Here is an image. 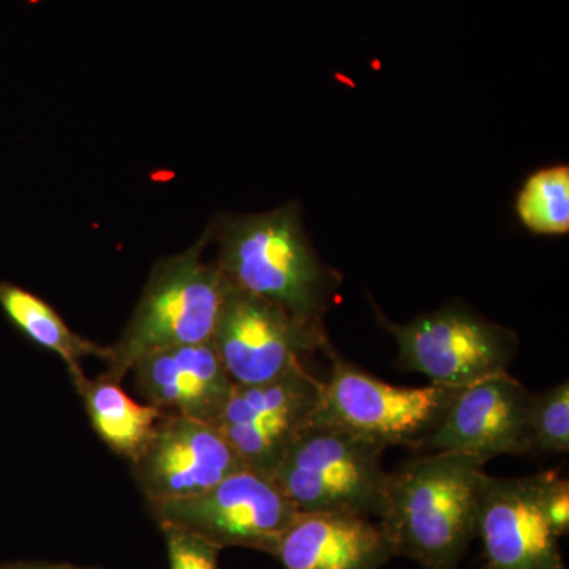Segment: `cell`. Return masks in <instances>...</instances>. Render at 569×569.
Listing matches in <instances>:
<instances>
[{"mask_svg": "<svg viewBox=\"0 0 569 569\" xmlns=\"http://www.w3.org/2000/svg\"><path fill=\"white\" fill-rule=\"evenodd\" d=\"M378 321L395 337L397 365L421 373L430 383L467 388L508 373L519 350V337L463 301H449L429 313L395 323L377 306Z\"/></svg>", "mask_w": 569, "mask_h": 569, "instance_id": "5b68a950", "label": "cell"}, {"mask_svg": "<svg viewBox=\"0 0 569 569\" xmlns=\"http://www.w3.org/2000/svg\"><path fill=\"white\" fill-rule=\"evenodd\" d=\"M0 569H100L74 567L69 563H52V561L13 560L2 561Z\"/></svg>", "mask_w": 569, "mask_h": 569, "instance_id": "44dd1931", "label": "cell"}, {"mask_svg": "<svg viewBox=\"0 0 569 569\" xmlns=\"http://www.w3.org/2000/svg\"><path fill=\"white\" fill-rule=\"evenodd\" d=\"M385 451L337 427L312 422L284 452L271 478L299 515L378 518L389 475Z\"/></svg>", "mask_w": 569, "mask_h": 569, "instance_id": "277c9868", "label": "cell"}, {"mask_svg": "<svg viewBox=\"0 0 569 569\" xmlns=\"http://www.w3.org/2000/svg\"><path fill=\"white\" fill-rule=\"evenodd\" d=\"M78 395L84 403L86 413L104 445L114 455L130 463L140 456L162 411L146 402H137L127 395L121 383L107 376L99 378L71 377Z\"/></svg>", "mask_w": 569, "mask_h": 569, "instance_id": "9a60e30c", "label": "cell"}, {"mask_svg": "<svg viewBox=\"0 0 569 569\" xmlns=\"http://www.w3.org/2000/svg\"><path fill=\"white\" fill-rule=\"evenodd\" d=\"M272 557L283 569H381L395 556L372 519L313 512L295 519Z\"/></svg>", "mask_w": 569, "mask_h": 569, "instance_id": "5bb4252c", "label": "cell"}, {"mask_svg": "<svg viewBox=\"0 0 569 569\" xmlns=\"http://www.w3.org/2000/svg\"><path fill=\"white\" fill-rule=\"evenodd\" d=\"M0 309L29 342L58 355L66 362L70 378L84 373L82 359L99 358L107 362L110 356V347L97 346L74 332L54 307L20 284L0 282Z\"/></svg>", "mask_w": 569, "mask_h": 569, "instance_id": "2e32d148", "label": "cell"}, {"mask_svg": "<svg viewBox=\"0 0 569 569\" xmlns=\"http://www.w3.org/2000/svg\"><path fill=\"white\" fill-rule=\"evenodd\" d=\"M167 542L170 569H220V549L189 531L160 527Z\"/></svg>", "mask_w": 569, "mask_h": 569, "instance_id": "d6986e66", "label": "cell"}, {"mask_svg": "<svg viewBox=\"0 0 569 569\" xmlns=\"http://www.w3.org/2000/svg\"><path fill=\"white\" fill-rule=\"evenodd\" d=\"M211 342L236 387L274 380L307 356L332 351L325 323L299 320L231 282Z\"/></svg>", "mask_w": 569, "mask_h": 569, "instance_id": "ba28073f", "label": "cell"}, {"mask_svg": "<svg viewBox=\"0 0 569 569\" xmlns=\"http://www.w3.org/2000/svg\"><path fill=\"white\" fill-rule=\"evenodd\" d=\"M211 228L183 252L152 266L141 298L107 359L111 380L121 383L144 356L168 348L211 342L230 280L203 258Z\"/></svg>", "mask_w": 569, "mask_h": 569, "instance_id": "3957f363", "label": "cell"}, {"mask_svg": "<svg viewBox=\"0 0 569 569\" xmlns=\"http://www.w3.org/2000/svg\"><path fill=\"white\" fill-rule=\"evenodd\" d=\"M490 475L459 452H425L389 471L378 526L392 556L426 569H459L477 538Z\"/></svg>", "mask_w": 569, "mask_h": 569, "instance_id": "6da1fadb", "label": "cell"}, {"mask_svg": "<svg viewBox=\"0 0 569 569\" xmlns=\"http://www.w3.org/2000/svg\"><path fill=\"white\" fill-rule=\"evenodd\" d=\"M247 468L219 427L163 415L132 462L134 481L149 505L200 496Z\"/></svg>", "mask_w": 569, "mask_h": 569, "instance_id": "30bf717a", "label": "cell"}, {"mask_svg": "<svg viewBox=\"0 0 569 569\" xmlns=\"http://www.w3.org/2000/svg\"><path fill=\"white\" fill-rule=\"evenodd\" d=\"M159 527L189 531L220 550L247 548L274 556L284 530L299 512L274 479L242 468L183 500L149 505Z\"/></svg>", "mask_w": 569, "mask_h": 569, "instance_id": "52a82bcc", "label": "cell"}, {"mask_svg": "<svg viewBox=\"0 0 569 569\" xmlns=\"http://www.w3.org/2000/svg\"><path fill=\"white\" fill-rule=\"evenodd\" d=\"M545 471L523 478L489 477L477 538L482 569H568L560 538L542 509Z\"/></svg>", "mask_w": 569, "mask_h": 569, "instance_id": "7c38bea8", "label": "cell"}, {"mask_svg": "<svg viewBox=\"0 0 569 569\" xmlns=\"http://www.w3.org/2000/svg\"><path fill=\"white\" fill-rule=\"evenodd\" d=\"M331 376L323 381L313 422L337 427L377 447L421 451L460 389L429 383L395 387L370 376L332 350Z\"/></svg>", "mask_w": 569, "mask_h": 569, "instance_id": "8992f818", "label": "cell"}, {"mask_svg": "<svg viewBox=\"0 0 569 569\" xmlns=\"http://www.w3.org/2000/svg\"><path fill=\"white\" fill-rule=\"evenodd\" d=\"M216 263L234 287L274 302L299 320L323 323L342 274L307 234L298 201L258 213H219L209 223Z\"/></svg>", "mask_w": 569, "mask_h": 569, "instance_id": "7a4b0ae2", "label": "cell"}, {"mask_svg": "<svg viewBox=\"0 0 569 569\" xmlns=\"http://www.w3.org/2000/svg\"><path fill=\"white\" fill-rule=\"evenodd\" d=\"M134 387L163 415L219 425L234 383L212 342L156 351L132 367Z\"/></svg>", "mask_w": 569, "mask_h": 569, "instance_id": "4fadbf2b", "label": "cell"}, {"mask_svg": "<svg viewBox=\"0 0 569 569\" xmlns=\"http://www.w3.org/2000/svg\"><path fill=\"white\" fill-rule=\"evenodd\" d=\"M516 213L530 233L563 236L569 233V167L542 168L520 187Z\"/></svg>", "mask_w": 569, "mask_h": 569, "instance_id": "e0dca14e", "label": "cell"}, {"mask_svg": "<svg viewBox=\"0 0 569 569\" xmlns=\"http://www.w3.org/2000/svg\"><path fill=\"white\" fill-rule=\"evenodd\" d=\"M531 455H568L569 383L535 392L529 415Z\"/></svg>", "mask_w": 569, "mask_h": 569, "instance_id": "ac0fdd59", "label": "cell"}, {"mask_svg": "<svg viewBox=\"0 0 569 569\" xmlns=\"http://www.w3.org/2000/svg\"><path fill=\"white\" fill-rule=\"evenodd\" d=\"M531 392L509 373L462 388L419 452H459L488 463L531 455Z\"/></svg>", "mask_w": 569, "mask_h": 569, "instance_id": "8fae6325", "label": "cell"}, {"mask_svg": "<svg viewBox=\"0 0 569 569\" xmlns=\"http://www.w3.org/2000/svg\"><path fill=\"white\" fill-rule=\"evenodd\" d=\"M542 509L546 519L560 539L569 531V482L557 471H545L542 485Z\"/></svg>", "mask_w": 569, "mask_h": 569, "instance_id": "ffe728a7", "label": "cell"}, {"mask_svg": "<svg viewBox=\"0 0 569 569\" xmlns=\"http://www.w3.org/2000/svg\"><path fill=\"white\" fill-rule=\"evenodd\" d=\"M323 380L305 362L264 383L236 387L220 418V432L250 470L271 477L284 452L312 425Z\"/></svg>", "mask_w": 569, "mask_h": 569, "instance_id": "9c48e42d", "label": "cell"}]
</instances>
